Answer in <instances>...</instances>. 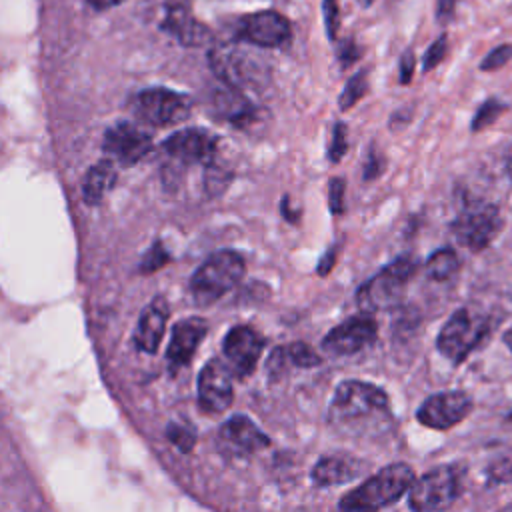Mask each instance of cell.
<instances>
[{
  "mask_svg": "<svg viewBox=\"0 0 512 512\" xmlns=\"http://www.w3.org/2000/svg\"><path fill=\"white\" fill-rule=\"evenodd\" d=\"M412 482L414 472L408 464H388L366 482L344 494L338 508L340 512H378L408 492Z\"/></svg>",
  "mask_w": 512,
  "mask_h": 512,
  "instance_id": "1",
  "label": "cell"
},
{
  "mask_svg": "<svg viewBox=\"0 0 512 512\" xmlns=\"http://www.w3.org/2000/svg\"><path fill=\"white\" fill-rule=\"evenodd\" d=\"M378 416H388V396L382 388L362 380H344L338 384L330 406L332 422L352 426Z\"/></svg>",
  "mask_w": 512,
  "mask_h": 512,
  "instance_id": "2",
  "label": "cell"
},
{
  "mask_svg": "<svg viewBox=\"0 0 512 512\" xmlns=\"http://www.w3.org/2000/svg\"><path fill=\"white\" fill-rule=\"evenodd\" d=\"M208 62L212 72L220 78L226 88L246 92V90H264L270 82L268 66L258 60L254 54L240 50L238 46L220 44L208 52Z\"/></svg>",
  "mask_w": 512,
  "mask_h": 512,
  "instance_id": "3",
  "label": "cell"
},
{
  "mask_svg": "<svg viewBox=\"0 0 512 512\" xmlns=\"http://www.w3.org/2000/svg\"><path fill=\"white\" fill-rule=\"evenodd\" d=\"M244 276V258L234 250H220L208 256L190 278V292L196 304L208 306L230 292Z\"/></svg>",
  "mask_w": 512,
  "mask_h": 512,
  "instance_id": "4",
  "label": "cell"
},
{
  "mask_svg": "<svg viewBox=\"0 0 512 512\" xmlns=\"http://www.w3.org/2000/svg\"><path fill=\"white\" fill-rule=\"evenodd\" d=\"M464 472L460 466L448 464L428 470L414 478L408 490V502L414 512H438L448 508L462 492Z\"/></svg>",
  "mask_w": 512,
  "mask_h": 512,
  "instance_id": "5",
  "label": "cell"
},
{
  "mask_svg": "<svg viewBox=\"0 0 512 512\" xmlns=\"http://www.w3.org/2000/svg\"><path fill=\"white\" fill-rule=\"evenodd\" d=\"M502 230V216L496 204L470 198L462 204L458 216L452 222V232L462 246L472 252L488 248Z\"/></svg>",
  "mask_w": 512,
  "mask_h": 512,
  "instance_id": "6",
  "label": "cell"
},
{
  "mask_svg": "<svg viewBox=\"0 0 512 512\" xmlns=\"http://www.w3.org/2000/svg\"><path fill=\"white\" fill-rule=\"evenodd\" d=\"M490 332L486 316L474 314L468 308L456 310L442 326L436 346L450 362L460 364Z\"/></svg>",
  "mask_w": 512,
  "mask_h": 512,
  "instance_id": "7",
  "label": "cell"
},
{
  "mask_svg": "<svg viewBox=\"0 0 512 512\" xmlns=\"http://www.w3.org/2000/svg\"><path fill=\"white\" fill-rule=\"evenodd\" d=\"M416 260L412 256H400L386 264L356 292V302L364 310L390 308L402 294V288L416 274Z\"/></svg>",
  "mask_w": 512,
  "mask_h": 512,
  "instance_id": "8",
  "label": "cell"
},
{
  "mask_svg": "<svg viewBox=\"0 0 512 512\" xmlns=\"http://www.w3.org/2000/svg\"><path fill=\"white\" fill-rule=\"evenodd\" d=\"M236 38L260 48H284L292 40V26L280 12L262 10L238 20Z\"/></svg>",
  "mask_w": 512,
  "mask_h": 512,
  "instance_id": "9",
  "label": "cell"
},
{
  "mask_svg": "<svg viewBox=\"0 0 512 512\" xmlns=\"http://www.w3.org/2000/svg\"><path fill=\"white\" fill-rule=\"evenodd\" d=\"M192 102L168 88H150L138 94L136 114L152 126H172L188 118Z\"/></svg>",
  "mask_w": 512,
  "mask_h": 512,
  "instance_id": "10",
  "label": "cell"
},
{
  "mask_svg": "<svg viewBox=\"0 0 512 512\" xmlns=\"http://www.w3.org/2000/svg\"><path fill=\"white\" fill-rule=\"evenodd\" d=\"M378 336V324L372 316H352L334 326L322 340L324 352L332 356H350L368 348Z\"/></svg>",
  "mask_w": 512,
  "mask_h": 512,
  "instance_id": "11",
  "label": "cell"
},
{
  "mask_svg": "<svg viewBox=\"0 0 512 512\" xmlns=\"http://www.w3.org/2000/svg\"><path fill=\"white\" fill-rule=\"evenodd\" d=\"M472 410V400L460 390H446L428 396L418 408L420 424L434 430H448L462 422Z\"/></svg>",
  "mask_w": 512,
  "mask_h": 512,
  "instance_id": "12",
  "label": "cell"
},
{
  "mask_svg": "<svg viewBox=\"0 0 512 512\" xmlns=\"http://www.w3.org/2000/svg\"><path fill=\"white\" fill-rule=\"evenodd\" d=\"M264 348V338L250 326H234L228 330L222 350L226 358V366L238 378H244L254 372L260 354Z\"/></svg>",
  "mask_w": 512,
  "mask_h": 512,
  "instance_id": "13",
  "label": "cell"
},
{
  "mask_svg": "<svg viewBox=\"0 0 512 512\" xmlns=\"http://www.w3.org/2000/svg\"><path fill=\"white\" fill-rule=\"evenodd\" d=\"M234 398L232 372L222 360H210L198 376V404L208 414L228 410Z\"/></svg>",
  "mask_w": 512,
  "mask_h": 512,
  "instance_id": "14",
  "label": "cell"
},
{
  "mask_svg": "<svg viewBox=\"0 0 512 512\" xmlns=\"http://www.w3.org/2000/svg\"><path fill=\"white\" fill-rule=\"evenodd\" d=\"M216 148L218 140L202 128L180 130L164 142L166 154L184 164H210L216 156Z\"/></svg>",
  "mask_w": 512,
  "mask_h": 512,
  "instance_id": "15",
  "label": "cell"
},
{
  "mask_svg": "<svg viewBox=\"0 0 512 512\" xmlns=\"http://www.w3.org/2000/svg\"><path fill=\"white\" fill-rule=\"evenodd\" d=\"M150 146V136L130 122H120L112 126L104 136L106 154L122 164H134L142 160L150 152Z\"/></svg>",
  "mask_w": 512,
  "mask_h": 512,
  "instance_id": "16",
  "label": "cell"
},
{
  "mask_svg": "<svg viewBox=\"0 0 512 512\" xmlns=\"http://www.w3.org/2000/svg\"><path fill=\"white\" fill-rule=\"evenodd\" d=\"M218 444L234 456H244L268 446L270 440L248 416L236 414L220 426Z\"/></svg>",
  "mask_w": 512,
  "mask_h": 512,
  "instance_id": "17",
  "label": "cell"
},
{
  "mask_svg": "<svg viewBox=\"0 0 512 512\" xmlns=\"http://www.w3.org/2000/svg\"><path fill=\"white\" fill-rule=\"evenodd\" d=\"M206 332H208L206 320L196 318V316L184 318L172 328L170 344L166 350V360L172 370H178L192 360V356H194L196 348L200 346V342L204 340Z\"/></svg>",
  "mask_w": 512,
  "mask_h": 512,
  "instance_id": "18",
  "label": "cell"
},
{
  "mask_svg": "<svg viewBox=\"0 0 512 512\" xmlns=\"http://www.w3.org/2000/svg\"><path fill=\"white\" fill-rule=\"evenodd\" d=\"M162 28L184 46H204L212 40L210 28L196 20L184 4H172L166 8Z\"/></svg>",
  "mask_w": 512,
  "mask_h": 512,
  "instance_id": "19",
  "label": "cell"
},
{
  "mask_svg": "<svg viewBox=\"0 0 512 512\" xmlns=\"http://www.w3.org/2000/svg\"><path fill=\"white\" fill-rule=\"evenodd\" d=\"M168 304L164 298H154L140 314V320L134 330V344L138 350L154 354L162 342L166 320H168Z\"/></svg>",
  "mask_w": 512,
  "mask_h": 512,
  "instance_id": "20",
  "label": "cell"
},
{
  "mask_svg": "<svg viewBox=\"0 0 512 512\" xmlns=\"http://www.w3.org/2000/svg\"><path fill=\"white\" fill-rule=\"evenodd\" d=\"M320 364V356L304 342H292L286 346H278L272 350L266 368L270 376H280L282 372H286L290 366H298V368H312Z\"/></svg>",
  "mask_w": 512,
  "mask_h": 512,
  "instance_id": "21",
  "label": "cell"
},
{
  "mask_svg": "<svg viewBox=\"0 0 512 512\" xmlns=\"http://www.w3.org/2000/svg\"><path fill=\"white\" fill-rule=\"evenodd\" d=\"M358 472V462L348 456H324L312 468V480L318 486H336L358 476Z\"/></svg>",
  "mask_w": 512,
  "mask_h": 512,
  "instance_id": "22",
  "label": "cell"
},
{
  "mask_svg": "<svg viewBox=\"0 0 512 512\" xmlns=\"http://www.w3.org/2000/svg\"><path fill=\"white\" fill-rule=\"evenodd\" d=\"M116 166L110 160H102L98 164H94L86 178H84V186H82V194L84 200L88 204H98L114 186L116 182Z\"/></svg>",
  "mask_w": 512,
  "mask_h": 512,
  "instance_id": "23",
  "label": "cell"
},
{
  "mask_svg": "<svg viewBox=\"0 0 512 512\" xmlns=\"http://www.w3.org/2000/svg\"><path fill=\"white\" fill-rule=\"evenodd\" d=\"M216 104H218V112L224 118H228V122H232L234 126H246L256 116V110L250 104V100L242 92L232 88H224L222 94H218Z\"/></svg>",
  "mask_w": 512,
  "mask_h": 512,
  "instance_id": "24",
  "label": "cell"
},
{
  "mask_svg": "<svg viewBox=\"0 0 512 512\" xmlns=\"http://www.w3.org/2000/svg\"><path fill=\"white\" fill-rule=\"evenodd\" d=\"M458 254L452 250V248H442V250H436L424 264V272L430 280H436V282H444L448 278H452L458 270Z\"/></svg>",
  "mask_w": 512,
  "mask_h": 512,
  "instance_id": "25",
  "label": "cell"
},
{
  "mask_svg": "<svg viewBox=\"0 0 512 512\" xmlns=\"http://www.w3.org/2000/svg\"><path fill=\"white\" fill-rule=\"evenodd\" d=\"M368 94V74L366 70L356 72L344 86L340 98H338V106L340 110H350L356 102H360L364 96Z\"/></svg>",
  "mask_w": 512,
  "mask_h": 512,
  "instance_id": "26",
  "label": "cell"
},
{
  "mask_svg": "<svg viewBox=\"0 0 512 512\" xmlns=\"http://www.w3.org/2000/svg\"><path fill=\"white\" fill-rule=\"evenodd\" d=\"M504 110H506V104H504L502 100H498V98H488V100H484V102L478 106V110H476V114H474V118H472L470 130H472V132H480V130L488 128L490 124H494V120H496Z\"/></svg>",
  "mask_w": 512,
  "mask_h": 512,
  "instance_id": "27",
  "label": "cell"
},
{
  "mask_svg": "<svg viewBox=\"0 0 512 512\" xmlns=\"http://www.w3.org/2000/svg\"><path fill=\"white\" fill-rule=\"evenodd\" d=\"M348 150V128L344 122H336L332 128V140L328 146V160L340 162Z\"/></svg>",
  "mask_w": 512,
  "mask_h": 512,
  "instance_id": "28",
  "label": "cell"
},
{
  "mask_svg": "<svg viewBox=\"0 0 512 512\" xmlns=\"http://www.w3.org/2000/svg\"><path fill=\"white\" fill-rule=\"evenodd\" d=\"M446 52H448V40H446V34H442V36H438V38L428 46V50L424 52V60H422L424 72L434 70V68L444 60Z\"/></svg>",
  "mask_w": 512,
  "mask_h": 512,
  "instance_id": "29",
  "label": "cell"
},
{
  "mask_svg": "<svg viewBox=\"0 0 512 512\" xmlns=\"http://www.w3.org/2000/svg\"><path fill=\"white\" fill-rule=\"evenodd\" d=\"M510 60H512V44H502V46H496L494 50H490L484 56V60L480 62V70L494 72V70L502 68Z\"/></svg>",
  "mask_w": 512,
  "mask_h": 512,
  "instance_id": "30",
  "label": "cell"
},
{
  "mask_svg": "<svg viewBox=\"0 0 512 512\" xmlns=\"http://www.w3.org/2000/svg\"><path fill=\"white\" fill-rule=\"evenodd\" d=\"M166 436H168V440H170L178 450H182V452H190L192 446H194V442H196L194 432H192L190 428L182 426V424H170L168 430H166Z\"/></svg>",
  "mask_w": 512,
  "mask_h": 512,
  "instance_id": "31",
  "label": "cell"
},
{
  "mask_svg": "<svg viewBox=\"0 0 512 512\" xmlns=\"http://www.w3.org/2000/svg\"><path fill=\"white\" fill-rule=\"evenodd\" d=\"M346 182L344 178H332L328 184V206L332 214H342L346 210Z\"/></svg>",
  "mask_w": 512,
  "mask_h": 512,
  "instance_id": "32",
  "label": "cell"
},
{
  "mask_svg": "<svg viewBox=\"0 0 512 512\" xmlns=\"http://www.w3.org/2000/svg\"><path fill=\"white\" fill-rule=\"evenodd\" d=\"M488 478L492 484H502V482H512V456H502L494 460L488 470Z\"/></svg>",
  "mask_w": 512,
  "mask_h": 512,
  "instance_id": "33",
  "label": "cell"
},
{
  "mask_svg": "<svg viewBox=\"0 0 512 512\" xmlns=\"http://www.w3.org/2000/svg\"><path fill=\"white\" fill-rule=\"evenodd\" d=\"M322 12H324L326 34H328L330 40H336V36H338V26H340V8H338V0H324V2H322Z\"/></svg>",
  "mask_w": 512,
  "mask_h": 512,
  "instance_id": "34",
  "label": "cell"
},
{
  "mask_svg": "<svg viewBox=\"0 0 512 512\" xmlns=\"http://www.w3.org/2000/svg\"><path fill=\"white\" fill-rule=\"evenodd\" d=\"M230 182V174L226 170H222L220 166H214L212 162L208 164V174H206V188L208 192L214 196V194H220Z\"/></svg>",
  "mask_w": 512,
  "mask_h": 512,
  "instance_id": "35",
  "label": "cell"
},
{
  "mask_svg": "<svg viewBox=\"0 0 512 512\" xmlns=\"http://www.w3.org/2000/svg\"><path fill=\"white\" fill-rule=\"evenodd\" d=\"M382 170H384V158H382V154L376 152V150H370V154H368V158H366V162H364L362 178H364L366 182H368V180H374V178H378V176L382 174Z\"/></svg>",
  "mask_w": 512,
  "mask_h": 512,
  "instance_id": "36",
  "label": "cell"
},
{
  "mask_svg": "<svg viewBox=\"0 0 512 512\" xmlns=\"http://www.w3.org/2000/svg\"><path fill=\"white\" fill-rule=\"evenodd\" d=\"M168 262V254L162 248V244H156L154 248H150L148 256L142 260V272H152L158 270L160 266H164Z\"/></svg>",
  "mask_w": 512,
  "mask_h": 512,
  "instance_id": "37",
  "label": "cell"
},
{
  "mask_svg": "<svg viewBox=\"0 0 512 512\" xmlns=\"http://www.w3.org/2000/svg\"><path fill=\"white\" fill-rule=\"evenodd\" d=\"M360 48L356 46V42L354 40H342V44L338 46V50H336V54H338V60H340V64L346 68V66H350V64H354L358 58H360Z\"/></svg>",
  "mask_w": 512,
  "mask_h": 512,
  "instance_id": "38",
  "label": "cell"
},
{
  "mask_svg": "<svg viewBox=\"0 0 512 512\" xmlns=\"http://www.w3.org/2000/svg\"><path fill=\"white\" fill-rule=\"evenodd\" d=\"M398 70H400V84H410L412 72H414V54H412V50H406L402 54Z\"/></svg>",
  "mask_w": 512,
  "mask_h": 512,
  "instance_id": "39",
  "label": "cell"
},
{
  "mask_svg": "<svg viewBox=\"0 0 512 512\" xmlns=\"http://www.w3.org/2000/svg\"><path fill=\"white\" fill-rule=\"evenodd\" d=\"M334 262H336V248L332 246V248L326 250V254L320 258V262H318V274H320V276H326V274L332 270Z\"/></svg>",
  "mask_w": 512,
  "mask_h": 512,
  "instance_id": "40",
  "label": "cell"
},
{
  "mask_svg": "<svg viewBox=\"0 0 512 512\" xmlns=\"http://www.w3.org/2000/svg\"><path fill=\"white\" fill-rule=\"evenodd\" d=\"M456 2H458V0H438V2H436V14H438V20H446V18L454 12Z\"/></svg>",
  "mask_w": 512,
  "mask_h": 512,
  "instance_id": "41",
  "label": "cell"
},
{
  "mask_svg": "<svg viewBox=\"0 0 512 512\" xmlns=\"http://www.w3.org/2000/svg\"><path fill=\"white\" fill-rule=\"evenodd\" d=\"M88 2H90V6H94L96 10H104V8L116 6V4H120V2H124V0H88Z\"/></svg>",
  "mask_w": 512,
  "mask_h": 512,
  "instance_id": "42",
  "label": "cell"
},
{
  "mask_svg": "<svg viewBox=\"0 0 512 512\" xmlns=\"http://www.w3.org/2000/svg\"><path fill=\"white\" fill-rule=\"evenodd\" d=\"M362 8H368V6H372L374 4V0H356Z\"/></svg>",
  "mask_w": 512,
  "mask_h": 512,
  "instance_id": "43",
  "label": "cell"
},
{
  "mask_svg": "<svg viewBox=\"0 0 512 512\" xmlns=\"http://www.w3.org/2000/svg\"><path fill=\"white\" fill-rule=\"evenodd\" d=\"M498 512H512V502H510V504H506L504 508H500Z\"/></svg>",
  "mask_w": 512,
  "mask_h": 512,
  "instance_id": "44",
  "label": "cell"
},
{
  "mask_svg": "<svg viewBox=\"0 0 512 512\" xmlns=\"http://www.w3.org/2000/svg\"><path fill=\"white\" fill-rule=\"evenodd\" d=\"M508 422H510V424H512V412H510V414H508Z\"/></svg>",
  "mask_w": 512,
  "mask_h": 512,
  "instance_id": "45",
  "label": "cell"
}]
</instances>
